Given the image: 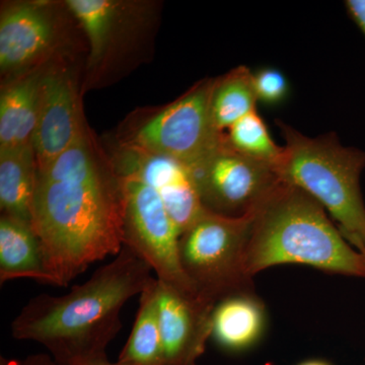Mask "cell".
<instances>
[{"mask_svg": "<svg viewBox=\"0 0 365 365\" xmlns=\"http://www.w3.org/2000/svg\"><path fill=\"white\" fill-rule=\"evenodd\" d=\"M31 225L56 287L123 248L119 178L96 160L86 134L38 170Z\"/></svg>", "mask_w": 365, "mask_h": 365, "instance_id": "obj_1", "label": "cell"}, {"mask_svg": "<svg viewBox=\"0 0 365 365\" xmlns=\"http://www.w3.org/2000/svg\"><path fill=\"white\" fill-rule=\"evenodd\" d=\"M153 272L145 261L123 246L114 260L68 294H43L29 300L11 323V335L40 343L61 364L107 360L106 349L121 330L124 304L155 279Z\"/></svg>", "mask_w": 365, "mask_h": 365, "instance_id": "obj_2", "label": "cell"}, {"mask_svg": "<svg viewBox=\"0 0 365 365\" xmlns=\"http://www.w3.org/2000/svg\"><path fill=\"white\" fill-rule=\"evenodd\" d=\"M299 264L365 277V256L348 244L323 206L281 181L254 211L247 250L250 277L273 266Z\"/></svg>", "mask_w": 365, "mask_h": 365, "instance_id": "obj_3", "label": "cell"}, {"mask_svg": "<svg viewBox=\"0 0 365 365\" xmlns=\"http://www.w3.org/2000/svg\"><path fill=\"white\" fill-rule=\"evenodd\" d=\"M276 123L285 141L276 168L281 181L318 201L337 222L346 241L365 255V205L359 182L365 151L345 148L335 133L312 138L283 122Z\"/></svg>", "mask_w": 365, "mask_h": 365, "instance_id": "obj_4", "label": "cell"}, {"mask_svg": "<svg viewBox=\"0 0 365 365\" xmlns=\"http://www.w3.org/2000/svg\"><path fill=\"white\" fill-rule=\"evenodd\" d=\"M254 211L230 217L206 209L180 237L182 270L199 294L217 304L237 292L253 290L246 270Z\"/></svg>", "mask_w": 365, "mask_h": 365, "instance_id": "obj_5", "label": "cell"}, {"mask_svg": "<svg viewBox=\"0 0 365 365\" xmlns=\"http://www.w3.org/2000/svg\"><path fill=\"white\" fill-rule=\"evenodd\" d=\"M123 196V246L145 261L158 280L188 292H198L180 261L181 234L162 199L132 175L118 174Z\"/></svg>", "mask_w": 365, "mask_h": 365, "instance_id": "obj_6", "label": "cell"}, {"mask_svg": "<svg viewBox=\"0 0 365 365\" xmlns=\"http://www.w3.org/2000/svg\"><path fill=\"white\" fill-rule=\"evenodd\" d=\"M215 79H207L139 127L130 144L179 160L191 173L210 158L225 135L211 121L210 102Z\"/></svg>", "mask_w": 365, "mask_h": 365, "instance_id": "obj_7", "label": "cell"}, {"mask_svg": "<svg viewBox=\"0 0 365 365\" xmlns=\"http://www.w3.org/2000/svg\"><path fill=\"white\" fill-rule=\"evenodd\" d=\"M192 175L204 207L230 217L253 212L281 182L275 168L237 153L225 137Z\"/></svg>", "mask_w": 365, "mask_h": 365, "instance_id": "obj_8", "label": "cell"}, {"mask_svg": "<svg viewBox=\"0 0 365 365\" xmlns=\"http://www.w3.org/2000/svg\"><path fill=\"white\" fill-rule=\"evenodd\" d=\"M163 365H196L212 334L216 304L158 279Z\"/></svg>", "mask_w": 365, "mask_h": 365, "instance_id": "obj_9", "label": "cell"}, {"mask_svg": "<svg viewBox=\"0 0 365 365\" xmlns=\"http://www.w3.org/2000/svg\"><path fill=\"white\" fill-rule=\"evenodd\" d=\"M113 169L155 190L181 235L205 212L191 170L179 160L128 143Z\"/></svg>", "mask_w": 365, "mask_h": 365, "instance_id": "obj_10", "label": "cell"}, {"mask_svg": "<svg viewBox=\"0 0 365 365\" xmlns=\"http://www.w3.org/2000/svg\"><path fill=\"white\" fill-rule=\"evenodd\" d=\"M86 134L71 76L61 69L43 73L33 136L38 170L56 160Z\"/></svg>", "mask_w": 365, "mask_h": 365, "instance_id": "obj_11", "label": "cell"}, {"mask_svg": "<svg viewBox=\"0 0 365 365\" xmlns=\"http://www.w3.org/2000/svg\"><path fill=\"white\" fill-rule=\"evenodd\" d=\"M55 24L44 6L14 4L0 18V68L19 71L31 66L51 47Z\"/></svg>", "mask_w": 365, "mask_h": 365, "instance_id": "obj_12", "label": "cell"}, {"mask_svg": "<svg viewBox=\"0 0 365 365\" xmlns=\"http://www.w3.org/2000/svg\"><path fill=\"white\" fill-rule=\"evenodd\" d=\"M265 325V306L254 290H246L216 304L211 337L223 349L242 351L258 342Z\"/></svg>", "mask_w": 365, "mask_h": 365, "instance_id": "obj_13", "label": "cell"}, {"mask_svg": "<svg viewBox=\"0 0 365 365\" xmlns=\"http://www.w3.org/2000/svg\"><path fill=\"white\" fill-rule=\"evenodd\" d=\"M30 278L54 285L46 267L38 235L30 223L9 216L0 218V282Z\"/></svg>", "mask_w": 365, "mask_h": 365, "instance_id": "obj_14", "label": "cell"}, {"mask_svg": "<svg viewBox=\"0 0 365 365\" xmlns=\"http://www.w3.org/2000/svg\"><path fill=\"white\" fill-rule=\"evenodd\" d=\"M42 78V72H32L2 91L0 96V150L33 145Z\"/></svg>", "mask_w": 365, "mask_h": 365, "instance_id": "obj_15", "label": "cell"}, {"mask_svg": "<svg viewBox=\"0 0 365 365\" xmlns=\"http://www.w3.org/2000/svg\"><path fill=\"white\" fill-rule=\"evenodd\" d=\"M37 174L33 145L0 150V207L2 215L31 225Z\"/></svg>", "mask_w": 365, "mask_h": 365, "instance_id": "obj_16", "label": "cell"}, {"mask_svg": "<svg viewBox=\"0 0 365 365\" xmlns=\"http://www.w3.org/2000/svg\"><path fill=\"white\" fill-rule=\"evenodd\" d=\"M117 362L122 365H163L157 277L141 292L133 328Z\"/></svg>", "mask_w": 365, "mask_h": 365, "instance_id": "obj_17", "label": "cell"}, {"mask_svg": "<svg viewBox=\"0 0 365 365\" xmlns=\"http://www.w3.org/2000/svg\"><path fill=\"white\" fill-rule=\"evenodd\" d=\"M257 103L253 72L248 67H237L215 79L210 102L211 121L215 131L225 135V131L235 122L256 110Z\"/></svg>", "mask_w": 365, "mask_h": 365, "instance_id": "obj_18", "label": "cell"}, {"mask_svg": "<svg viewBox=\"0 0 365 365\" xmlns=\"http://www.w3.org/2000/svg\"><path fill=\"white\" fill-rule=\"evenodd\" d=\"M66 6L81 23L90 42V63H100L109 49L118 19V6L110 0H68Z\"/></svg>", "mask_w": 365, "mask_h": 365, "instance_id": "obj_19", "label": "cell"}, {"mask_svg": "<svg viewBox=\"0 0 365 365\" xmlns=\"http://www.w3.org/2000/svg\"><path fill=\"white\" fill-rule=\"evenodd\" d=\"M225 141L237 153L277 168L284 148L277 145L270 135L267 125L257 110L235 122L225 134Z\"/></svg>", "mask_w": 365, "mask_h": 365, "instance_id": "obj_20", "label": "cell"}, {"mask_svg": "<svg viewBox=\"0 0 365 365\" xmlns=\"http://www.w3.org/2000/svg\"><path fill=\"white\" fill-rule=\"evenodd\" d=\"M255 93L258 102L269 106L279 105L289 95V83L284 74L273 67H264L253 72Z\"/></svg>", "mask_w": 365, "mask_h": 365, "instance_id": "obj_21", "label": "cell"}, {"mask_svg": "<svg viewBox=\"0 0 365 365\" xmlns=\"http://www.w3.org/2000/svg\"><path fill=\"white\" fill-rule=\"evenodd\" d=\"M345 7L351 20L356 24L365 37V0H347Z\"/></svg>", "mask_w": 365, "mask_h": 365, "instance_id": "obj_22", "label": "cell"}, {"mask_svg": "<svg viewBox=\"0 0 365 365\" xmlns=\"http://www.w3.org/2000/svg\"><path fill=\"white\" fill-rule=\"evenodd\" d=\"M9 365H64L56 361L49 354H34L20 362H11Z\"/></svg>", "mask_w": 365, "mask_h": 365, "instance_id": "obj_23", "label": "cell"}, {"mask_svg": "<svg viewBox=\"0 0 365 365\" xmlns=\"http://www.w3.org/2000/svg\"><path fill=\"white\" fill-rule=\"evenodd\" d=\"M299 365H331L328 362L323 361V360H307V361L302 362Z\"/></svg>", "mask_w": 365, "mask_h": 365, "instance_id": "obj_24", "label": "cell"}, {"mask_svg": "<svg viewBox=\"0 0 365 365\" xmlns=\"http://www.w3.org/2000/svg\"><path fill=\"white\" fill-rule=\"evenodd\" d=\"M86 365H122L120 364H111V362H109V360H103V361H98V362H93V364H86Z\"/></svg>", "mask_w": 365, "mask_h": 365, "instance_id": "obj_25", "label": "cell"}, {"mask_svg": "<svg viewBox=\"0 0 365 365\" xmlns=\"http://www.w3.org/2000/svg\"><path fill=\"white\" fill-rule=\"evenodd\" d=\"M364 256H365V255H364Z\"/></svg>", "mask_w": 365, "mask_h": 365, "instance_id": "obj_26", "label": "cell"}]
</instances>
